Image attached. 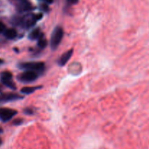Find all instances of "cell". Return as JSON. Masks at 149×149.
Masks as SVG:
<instances>
[{
    "instance_id": "obj_1",
    "label": "cell",
    "mask_w": 149,
    "mask_h": 149,
    "mask_svg": "<svg viewBox=\"0 0 149 149\" xmlns=\"http://www.w3.org/2000/svg\"><path fill=\"white\" fill-rule=\"evenodd\" d=\"M42 17V14L29 13L21 17H16L13 19V23L24 29H29L34 26L38 20Z\"/></svg>"
},
{
    "instance_id": "obj_2",
    "label": "cell",
    "mask_w": 149,
    "mask_h": 149,
    "mask_svg": "<svg viewBox=\"0 0 149 149\" xmlns=\"http://www.w3.org/2000/svg\"><path fill=\"white\" fill-rule=\"evenodd\" d=\"M18 67L20 69L25 71H33L41 73L45 70V65L42 62H25L19 64Z\"/></svg>"
},
{
    "instance_id": "obj_3",
    "label": "cell",
    "mask_w": 149,
    "mask_h": 149,
    "mask_svg": "<svg viewBox=\"0 0 149 149\" xmlns=\"http://www.w3.org/2000/svg\"><path fill=\"white\" fill-rule=\"evenodd\" d=\"M63 37V29L61 26H57L52 31L51 35L50 45L53 50L58 47Z\"/></svg>"
},
{
    "instance_id": "obj_4",
    "label": "cell",
    "mask_w": 149,
    "mask_h": 149,
    "mask_svg": "<svg viewBox=\"0 0 149 149\" xmlns=\"http://www.w3.org/2000/svg\"><path fill=\"white\" fill-rule=\"evenodd\" d=\"M38 78V73L33 71H26L17 76V79L21 82L29 83L35 81Z\"/></svg>"
},
{
    "instance_id": "obj_5",
    "label": "cell",
    "mask_w": 149,
    "mask_h": 149,
    "mask_svg": "<svg viewBox=\"0 0 149 149\" xmlns=\"http://www.w3.org/2000/svg\"><path fill=\"white\" fill-rule=\"evenodd\" d=\"M1 81L4 85L11 90H16V86L13 80V74L10 71H3L1 74Z\"/></svg>"
},
{
    "instance_id": "obj_6",
    "label": "cell",
    "mask_w": 149,
    "mask_h": 149,
    "mask_svg": "<svg viewBox=\"0 0 149 149\" xmlns=\"http://www.w3.org/2000/svg\"><path fill=\"white\" fill-rule=\"evenodd\" d=\"M17 111L8 108H1L0 109V120L6 122L11 120L16 114Z\"/></svg>"
},
{
    "instance_id": "obj_7",
    "label": "cell",
    "mask_w": 149,
    "mask_h": 149,
    "mask_svg": "<svg viewBox=\"0 0 149 149\" xmlns=\"http://www.w3.org/2000/svg\"><path fill=\"white\" fill-rule=\"evenodd\" d=\"M23 98V96L16 94V93H3V94L0 95V103L15 101V100H20Z\"/></svg>"
},
{
    "instance_id": "obj_8",
    "label": "cell",
    "mask_w": 149,
    "mask_h": 149,
    "mask_svg": "<svg viewBox=\"0 0 149 149\" xmlns=\"http://www.w3.org/2000/svg\"><path fill=\"white\" fill-rule=\"evenodd\" d=\"M33 9L31 4L29 0H24V1H19L17 4V10L20 13H23V12L30 11Z\"/></svg>"
},
{
    "instance_id": "obj_9",
    "label": "cell",
    "mask_w": 149,
    "mask_h": 149,
    "mask_svg": "<svg viewBox=\"0 0 149 149\" xmlns=\"http://www.w3.org/2000/svg\"><path fill=\"white\" fill-rule=\"evenodd\" d=\"M73 52H74L73 49H70V50H68L66 52L63 54L58 61V65H61V66H63V65H65V64L68 63V61H69L70 58H71V56H72L73 55Z\"/></svg>"
},
{
    "instance_id": "obj_10",
    "label": "cell",
    "mask_w": 149,
    "mask_h": 149,
    "mask_svg": "<svg viewBox=\"0 0 149 149\" xmlns=\"http://www.w3.org/2000/svg\"><path fill=\"white\" fill-rule=\"evenodd\" d=\"M4 35L7 39H13L17 36V32L15 29H8L4 31Z\"/></svg>"
},
{
    "instance_id": "obj_11",
    "label": "cell",
    "mask_w": 149,
    "mask_h": 149,
    "mask_svg": "<svg viewBox=\"0 0 149 149\" xmlns=\"http://www.w3.org/2000/svg\"><path fill=\"white\" fill-rule=\"evenodd\" d=\"M43 34V33H42L41 30L39 29H35L32 31L29 34V38L31 40H35V39H39L42 35Z\"/></svg>"
},
{
    "instance_id": "obj_12",
    "label": "cell",
    "mask_w": 149,
    "mask_h": 149,
    "mask_svg": "<svg viewBox=\"0 0 149 149\" xmlns=\"http://www.w3.org/2000/svg\"><path fill=\"white\" fill-rule=\"evenodd\" d=\"M41 87H25L20 90V92L23 94L29 95L31 94V93H34V91H36V90H39L40 89Z\"/></svg>"
},
{
    "instance_id": "obj_13",
    "label": "cell",
    "mask_w": 149,
    "mask_h": 149,
    "mask_svg": "<svg viewBox=\"0 0 149 149\" xmlns=\"http://www.w3.org/2000/svg\"><path fill=\"white\" fill-rule=\"evenodd\" d=\"M47 40L45 39L44 34H42V36L39 37V39H38V46L40 48H42V49H44V48L47 46Z\"/></svg>"
},
{
    "instance_id": "obj_14",
    "label": "cell",
    "mask_w": 149,
    "mask_h": 149,
    "mask_svg": "<svg viewBox=\"0 0 149 149\" xmlns=\"http://www.w3.org/2000/svg\"><path fill=\"white\" fill-rule=\"evenodd\" d=\"M6 30V26L2 23L1 21H0V33H4V31Z\"/></svg>"
},
{
    "instance_id": "obj_15",
    "label": "cell",
    "mask_w": 149,
    "mask_h": 149,
    "mask_svg": "<svg viewBox=\"0 0 149 149\" xmlns=\"http://www.w3.org/2000/svg\"><path fill=\"white\" fill-rule=\"evenodd\" d=\"M41 8H42V10H43L44 11H45V12H47L48 10H49L48 4H45V3H44V4H42V5H41Z\"/></svg>"
},
{
    "instance_id": "obj_16",
    "label": "cell",
    "mask_w": 149,
    "mask_h": 149,
    "mask_svg": "<svg viewBox=\"0 0 149 149\" xmlns=\"http://www.w3.org/2000/svg\"><path fill=\"white\" fill-rule=\"evenodd\" d=\"M22 122H23V120H22V119H15V120L13 121V125H20Z\"/></svg>"
},
{
    "instance_id": "obj_17",
    "label": "cell",
    "mask_w": 149,
    "mask_h": 149,
    "mask_svg": "<svg viewBox=\"0 0 149 149\" xmlns=\"http://www.w3.org/2000/svg\"><path fill=\"white\" fill-rule=\"evenodd\" d=\"M24 112H25V113H26V114H29V115H31V114H32V113H33V111H32L31 109H25Z\"/></svg>"
},
{
    "instance_id": "obj_18",
    "label": "cell",
    "mask_w": 149,
    "mask_h": 149,
    "mask_svg": "<svg viewBox=\"0 0 149 149\" xmlns=\"http://www.w3.org/2000/svg\"><path fill=\"white\" fill-rule=\"evenodd\" d=\"M39 1H42L43 3H45V4H52V2H53L54 0H39Z\"/></svg>"
},
{
    "instance_id": "obj_19",
    "label": "cell",
    "mask_w": 149,
    "mask_h": 149,
    "mask_svg": "<svg viewBox=\"0 0 149 149\" xmlns=\"http://www.w3.org/2000/svg\"><path fill=\"white\" fill-rule=\"evenodd\" d=\"M68 1H69L71 3H75L77 1V0H68Z\"/></svg>"
},
{
    "instance_id": "obj_20",
    "label": "cell",
    "mask_w": 149,
    "mask_h": 149,
    "mask_svg": "<svg viewBox=\"0 0 149 149\" xmlns=\"http://www.w3.org/2000/svg\"><path fill=\"white\" fill-rule=\"evenodd\" d=\"M2 132H3V129H2V128L0 127V134H1Z\"/></svg>"
},
{
    "instance_id": "obj_21",
    "label": "cell",
    "mask_w": 149,
    "mask_h": 149,
    "mask_svg": "<svg viewBox=\"0 0 149 149\" xmlns=\"http://www.w3.org/2000/svg\"><path fill=\"white\" fill-rule=\"evenodd\" d=\"M1 144H2V140H1V138H0V146H1Z\"/></svg>"
},
{
    "instance_id": "obj_22",
    "label": "cell",
    "mask_w": 149,
    "mask_h": 149,
    "mask_svg": "<svg viewBox=\"0 0 149 149\" xmlns=\"http://www.w3.org/2000/svg\"><path fill=\"white\" fill-rule=\"evenodd\" d=\"M16 1H17L19 2V1H24V0H16Z\"/></svg>"
},
{
    "instance_id": "obj_23",
    "label": "cell",
    "mask_w": 149,
    "mask_h": 149,
    "mask_svg": "<svg viewBox=\"0 0 149 149\" xmlns=\"http://www.w3.org/2000/svg\"><path fill=\"white\" fill-rule=\"evenodd\" d=\"M0 93H1V88H0Z\"/></svg>"
}]
</instances>
